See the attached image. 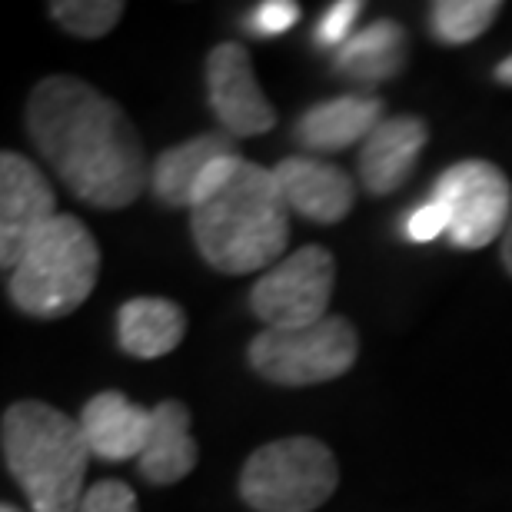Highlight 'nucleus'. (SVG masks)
Returning <instances> with one entry per match:
<instances>
[{
    "label": "nucleus",
    "mask_w": 512,
    "mask_h": 512,
    "mask_svg": "<svg viewBox=\"0 0 512 512\" xmlns=\"http://www.w3.org/2000/svg\"><path fill=\"white\" fill-rule=\"evenodd\" d=\"M426 140L429 127L423 117H386L360 150V183L373 197L396 193L413 177Z\"/></svg>",
    "instance_id": "12"
},
{
    "label": "nucleus",
    "mask_w": 512,
    "mask_h": 512,
    "mask_svg": "<svg viewBox=\"0 0 512 512\" xmlns=\"http://www.w3.org/2000/svg\"><path fill=\"white\" fill-rule=\"evenodd\" d=\"M503 4L499 0H439L433 4V34L443 44H473L476 37H483L493 20L499 17Z\"/></svg>",
    "instance_id": "19"
},
{
    "label": "nucleus",
    "mask_w": 512,
    "mask_h": 512,
    "mask_svg": "<svg viewBox=\"0 0 512 512\" xmlns=\"http://www.w3.org/2000/svg\"><path fill=\"white\" fill-rule=\"evenodd\" d=\"M433 200L449 213V233L459 250H483L509 230L512 187L489 160H459L433 183Z\"/></svg>",
    "instance_id": "8"
},
{
    "label": "nucleus",
    "mask_w": 512,
    "mask_h": 512,
    "mask_svg": "<svg viewBox=\"0 0 512 512\" xmlns=\"http://www.w3.org/2000/svg\"><path fill=\"white\" fill-rule=\"evenodd\" d=\"M503 263H506V270L512 276V223H509V230L503 233Z\"/></svg>",
    "instance_id": "27"
},
{
    "label": "nucleus",
    "mask_w": 512,
    "mask_h": 512,
    "mask_svg": "<svg viewBox=\"0 0 512 512\" xmlns=\"http://www.w3.org/2000/svg\"><path fill=\"white\" fill-rule=\"evenodd\" d=\"M190 227L213 270L243 276L280 263L290 240V207L273 170L243 160L217 197L190 210Z\"/></svg>",
    "instance_id": "2"
},
{
    "label": "nucleus",
    "mask_w": 512,
    "mask_h": 512,
    "mask_svg": "<svg viewBox=\"0 0 512 512\" xmlns=\"http://www.w3.org/2000/svg\"><path fill=\"white\" fill-rule=\"evenodd\" d=\"M386 107L380 97L370 94H343L323 104H313L296 124V140L310 150L333 153L366 143L370 133L383 124Z\"/></svg>",
    "instance_id": "14"
},
{
    "label": "nucleus",
    "mask_w": 512,
    "mask_h": 512,
    "mask_svg": "<svg viewBox=\"0 0 512 512\" xmlns=\"http://www.w3.org/2000/svg\"><path fill=\"white\" fill-rule=\"evenodd\" d=\"M7 473L24 489L34 512H77L84 503L90 443L80 419L24 399L7 406L0 423Z\"/></svg>",
    "instance_id": "3"
},
{
    "label": "nucleus",
    "mask_w": 512,
    "mask_h": 512,
    "mask_svg": "<svg viewBox=\"0 0 512 512\" xmlns=\"http://www.w3.org/2000/svg\"><path fill=\"white\" fill-rule=\"evenodd\" d=\"M230 153H240V150L230 133H223V130L190 137L177 143V147L163 150L160 157L153 160L150 187L157 193V200L167 203V207H190L193 187H197L200 173L207 170V163L217 157H230Z\"/></svg>",
    "instance_id": "17"
},
{
    "label": "nucleus",
    "mask_w": 512,
    "mask_h": 512,
    "mask_svg": "<svg viewBox=\"0 0 512 512\" xmlns=\"http://www.w3.org/2000/svg\"><path fill=\"white\" fill-rule=\"evenodd\" d=\"M0 512H20V509L14 503H4V506H0Z\"/></svg>",
    "instance_id": "28"
},
{
    "label": "nucleus",
    "mask_w": 512,
    "mask_h": 512,
    "mask_svg": "<svg viewBox=\"0 0 512 512\" xmlns=\"http://www.w3.org/2000/svg\"><path fill=\"white\" fill-rule=\"evenodd\" d=\"M80 426L90 443V453L107 463L140 459L153 433V409L130 403L117 389H104L94 399H87Z\"/></svg>",
    "instance_id": "13"
},
{
    "label": "nucleus",
    "mask_w": 512,
    "mask_h": 512,
    "mask_svg": "<svg viewBox=\"0 0 512 512\" xmlns=\"http://www.w3.org/2000/svg\"><path fill=\"white\" fill-rule=\"evenodd\" d=\"M240 163H243L240 153H230V157H217V160H210V163H207V170L200 173L197 187H193L190 210H193V207H200V203H207V200L217 197V193H220V190L227 187V183L233 180V173L240 170Z\"/></svg>",
    "instance_id": "25"
},
{
    "label": "nucleus",
    "mask_w": 512,
    "mask_h": 512,
    "mask_svg": "<svg viewBox=\"0 0 512 512\" xmlns=\"http://www.w3.org/2000/svg\"><path fill=\"white\" fill-rule=\"evenodd\" d=\"M496 80H499V84H509L512 87V54L496 67Z\"/></svg>",
    "instance_id": "26"
},
{
    "label": "nucleus",
    "mask_w": 512,
    "mask_h": 512,
    "mask_svg": "<svg viewBox=\"0 0 512 512\" xmlns=\"http://www.w3.org/2000/svg\"><path fill=\"white\" fill-rule=\"evenodd\" d=\"M336 260L326 247H303L283 256L253 283L250 306L266 330H303L330 316Z\"/></svg>",
    "instance_id": "7"
},
{
    "label": "nucleus",
    "mask_w": 512,
    "mask_h": 512,
    "mask_svg": "<svg viewBox=\"0 0 512 512\" xmlns=\"http://www.w3.org/2000/svg\"><path fill=\"white\" fill-rule=\"evenodd\" d=\"M197 439L190 433V409L180 399H163L153 406L150 443L137 459L140 476L153 486L180 483L197 466Z\"/></svg>",
    "instance_id": "15"
},
{
    "label": "nucleus",
    "mask_w": 512,
    "mask_h": 512,
    "mask_svg": "<svg viewBox=\"0 0 512 512\" xmlns=\"http://www.w3.org/2000/svg\"><path fill=\"white\" fill-rule=\"evenodd\" d=\"M406 64V30L396 20H373L333 54L336 74L356 84H383Z\"/></svg>",
    "instance_id": "18"
},
{
    "label": "nucleus",
    "mask_w": 512,
    "mask_h": 512,
    "mask_svg": "<svg viewBox=\"0 0 512 512\" xmlns=\"http://www.w3.org/2000/svg\"><path fill=\"white\" fill-rule=\"evenodd\" d=\"M360 356V333L343 316L303 330H263L253 336L247 360L256 376L273 386H316L343 376Z\"/></svg>",
    "instance_id": "6"
},
{
    "label": "nucleus",
    "mask_w": 512,
    "mask_h": 512,
    "mask_svg": "<svg viewBox=\"0 0 512 512\" xmlns=\"http://www.w3.org/2000/svg\"><path fill=\"white\" fill-rule=\"evenodd\" d=\"M54 217L57 197L44 173L14 150L0 153V263L7 273Z\"/></svg>",
    "instance_id": "10"
},
{
    "label": "nucleus",
    "mask_w": 512,
    "mask_h": 512,
    "mask_svg": "<svg viewBox=\"0 0 512 512\" xmlns=\"http://www.w3.org/2000/svg\"><path fill=\"white\" fill-rule=\"evenodd\" d=\"M296 20H300V7H296L293 0H263V4H256V10L250 14L247 27L256 37L266 40V37L286 34Z\"/></svg>",
    "instance_id": "23"
},
{
    "label": "nucleus",
    "mask_w": 512,
    "mask_h": 512,
    "mask_svg": "<svg viewBox=\"0 0 512 512\" xmlns=\"http://www.w3.org/2000/svg\"><path fill=\"white\" fill-rule=\"evenodd\" d=\"M336 456L313 436L260 446L240 473V496L256 512H313L336 493Z\"/></svg>",
    "instance_id": "5"
},
{
    "label": "nucleus",
    "mask_w": 512,
    "mask_h": 512,
    "mask_svg": "<svg viewBox=\"0 0 512 512\" xmlns=\"http://www.w3.org/2000/svg\"><path fill=\"white\" fill-rule=\"evenodd\" d=\"M100 273V247L84 220L57 213L10 270L7 296L37 320H60L87 303Z\"/></svg>",
    "instance_id": "4"
},
{
    "label": "nucleus",
    "mask_w": 512,
    "mask_h": 512,
    "mask_svg": "<svg viewBox=\"0 0 512 512\" xmlns=\"http://www.w3.org/2000/svg\"><path fill=\"white\" fill-rule=\"evenodd\" d=\"M286 207L313 223H340L356 203L350 173L316 157H286L273 167Z\"/></svg>",
    "instance_id": "11"
},
{
    "label": "nucleus",
    "mask_w": 512,
    "mask_h": 512,
    "mask_svg": "<svg viewBox=\"0 0 512 512\" xmlns=\"http://www.w3.org/2000/svg\"><path fill=\"white\" fill-rule=\"evenodd\" d=\"M50 17L67 34H74L80 40H97L120 24L124 4L120 0H54L50 4Z\"/></svg>",
    "instance_id": "20"
},
{
    "label": "nucleus",
    "mask_w": 512,
    "mask_h": 512,
    "mask_svg": "<svg viewBox=\"0 0 512 512\" xmlns=\"http://www.w3.org/2000/svg\"><path fill=\"white\" fill-rule=\"evenodd\" d=\"M207 94L223 133L233 140L260 137L276 127V110L256 80L253 57L243 44H220L207 57Z\"/></svg>",
    "instance_id": "9"
},
{
    "label": "nucleus",
    "mask_w": 512,
    "mask_h": 512,
    "mask_svg": "<svg viewBox=\"0 0 512 512\" xmlns=\"http://www.w3.org/2000/svg\"><path fill=\"white\" fill-rule=\"evenodd\" d=\"M77 512H140L137 493L120 479H100L84 493V503Z\"/></svg>",
    "instance_id": "22"
},
{
    "label": "nucleus",
    "mask_w": 512,
    "mask_h": 512,
    "mask_svg": "<svg viewBox=\"0 0 512 512\" xmlns=\"http://www.w3.org/2000/svg\"><path fill=\"white\" fill-rule=\"evenodd\" d=\"M187 313L160 296H137L117 313V346L133 360H160L183 343Z\"/></svg>",
    "instance_id": "16"
},
{
    "label": "nucleus",
    "mask_w": 512,
    "mask_h": 512,
    "mask_svg": "<svg viewBox=\"0 0 512 512\" xmlns=\"http://www.w3.org/2000/svg\"><path fill=\"white\" fill-rule=\"evenodd\" d=\"M27 130L77 200L124 210L147 187V153L127 110L77 77H47L27 100Z\"/></svg>",
    "instance_id": "1"
},
{
    "label": "nucleus",
    "mask_w": 512,
    "mask_h": 512,
    "mask_svg": "<svg viewBox=\"0 0 512 512\" xmlns=\"http://www.w3.org/2000/svg\"><path fill=\"white\" fill-rule=\"evenodd\" d=\"M443 233H449V213L443 210V203H436L429 197L423 207H416L406 217V237L416 243H433Z\"/></svg>",
    "instance_id": "24"
},
{
    "label": "nucleus",
    "mask_w": 512,
    "mask_h": 512,
    "mask_svg": "<svg viewBox=\"0 0 512 512\" xmlns=\"http://www.w3.org/2000/svg\"><path fill=\"white\" fill-rule=\"evenodd\" d=\"M360 14H363V4H356V0H340V4H333L323 14L320 24H316V44L340 50L346 40L356 34L353 27H356V17Z\"/></svg>",
    "instance_id": "21"
}]
</instances>
